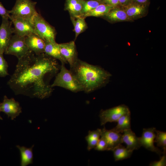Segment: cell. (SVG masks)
Listing matches in <instances>:
<instances>
[{"label": "cell", "mask_w": 166, "mask_h": 166, "mask_svg": "<svg viewBox=\"0 0 166 166\" xmlns=\"http://www.w3.org/2000/svg\"><path fill=\"white\" fill-rule=\"evenodd\" d=\"M60 66L57 59L45 53L37 55L30 51L18 59L7 84L15 95L45 99L53 92L50 81Z\"/></svg>", "instance_id": "obj_1"}, {"label": "cell", "mask_w": 166, "mask_h": 166, "mask_svg": "<svg viewBox=\"0 0 166 166\" xmlns=\"http://www.w3.org/2000/svg\"><path fill=\"white\" fill-rule=\"evenodd\" d=\"M70 70L76 77L83 91L89 93L107 84L111 74L101 67L78 59Z\"/></svg>", "instance_id": "obj_2"}, {"label": "cell", "mask_w": 166, "mask_h": 166, "mask_svg": "<svg viewBox=\"0 0 166 166\" xmlns=\"http://www.w3.org/2000/svg\"><path fill=\"white\" fill-rule=\"evenodd\" d=\"M59 70L51 85L52 87L58 86L74 93L83 91L82 87L76 77L65 67V64H61Z\"/></svg>", "instance_id": "obj_3"}, {"label": "cell", "mask_w": 166, "mask_h": 166, "mask_svg": "<svg viewBox=\"0 0 166 166\" xmlns=\"http://www.w3.org/2000/svg\"><path fill=\"white\" fill-rule=\"evenodd\" d=\"M36 4L31 0H16L12 9L9 10L10 16L26 20L32 23L38 13L35 8Z\"/></svg>", "instance_id": "obj_4"}, {"label": "cell", "mask_w": 166, "mask_h": 166, "mask_svg": "<svg viewBox=\"0 0 166 166\" xmlns=\"http://www.w3.org/2000/svg\"><path fill=\"white\" fill-rule=\"evenodd\" d=\"M35 34L45 41L55 42L56 30L38 13L32 22Z\"/></svg>", "instance_id": "obj_5"}, {"label": "cell", "mask_w": 166, "mask_h": 166, "mask_svg": "<svg viewBox=\"0 0 166 166\" xmlns=\"http://www.w3.org/2000/svg\"><path fill=\"white\" fill-rule=\"evenodd\" d=\"M30 51L25 43V37L14 34L12 35L4 53L14 55L19 59Z\"/></svg>", "instance_id": "obj_6"}, {"label": "cell", "mask_w": 166, "mask_h": 166, "mask_svg": "<svg viewBox=\"0 0 166 166\" xmlns=\"http://www.w3.org/2000/svg\"><path fill=\"white\" fill-rule=\"evenodd\" d=\"M130 112L127 106L121 105L106 110H101L99 114L101 125L108 122H117L123 115Z\"/></svg>", "instance_id": "obj_7"}, {"label": "cell", "mask_w": 166, "mask_h": 166, "mask_svg": "<svg viewBox=\"0 0 166 166\" xmlns=\"http://www.w3.org/2000/svg\"><path fill=\"white\" fill-rule=\"evenodd\" d=\"M2 18L0 26V53L3 54L14 33V28L12 27V21L8 18Z\"/></svg>", "instance_id": "obj_8"}, {"label": "cell", "mask_w": 166, "mask_h": 166, "mask_svg": "<svg viewBox=\"0 0 166 166\" xmlns=\"http://www.w3.org/2000/svg\"><path fill=\"white\" fill-rule=\"evenodd\" d=\"M0 111L6 114L8 117L13 120L22 112V108L19 103L14 98H8L5 95L3 101L0 103Z\"/></svg>", "instance_id": "obj_9"}, {"label": "cell", "mask_w": 166, "mask_h": 166, "mask_svg": "<svg viewBox=\"0 0 166 166\" xmlns=\"http://www.w3.org/2000/svg\"><path fill=\"white\" fill-rule=\"evenodd\" d=\"M156 130V128L153 127L144 128L142 136L139 137V140L141 146L160 155L162 152L154 144Z\"/></svg>", "instance_id": "obj_10"}, {"label": "cell", "mask_w": 166, "mask_h": 166, "mask_svg": "<svg viewBox=\"0 0 166 166\" xmlns=\"http://www.w3.org/2000/svg\"><path fill=\"white\" fill-rule=\"evenodd\" d=\"M9 19L14 25V34L26 37L35 34L33 24L30 22L22 18H13L10 16Z\"/></svg>", "instance_id": "obj_11"}, {"label": "cell", "mask_w": 166, "mask_h": 166, "mask_svg": "<svg viewBox=\"0 0 166 166\" xmlns=\"http://www.w3.org/2000/svg\"><path fill=\"white\" fill-rule=\"evenodd\" d=\"M59 46L62 56L69 64L70 68L72 67L78 59L74 42L59 44Z\"/></svg>", "instance_id": "obj_12"}, {"label": "cell", "mask_w": 166, "mask_h": 166, "mask_svg": "<svg viewBox=\"0 0 166 166\" xmlns=\"http://www.w3.org/2000/svg\"><path fill=\"white\" fill-rule=\"evenodd\" d=\"M101 136L103 137L107 144V151H112L123 143L122 135L112 129L107 130L105 127L101 129Z\"/></svg>", "instance_id": "obj_13"}, {"label": "cell", "mask_w": 166, "mask_h": 166, "mask_svg": "<svg viewBox=\"0 0 166 166\" xmlns=\"http://www.w3.org/2000/svg\"><path fill=\"white\" fill-rule=\"evenodd\" d=\"M148 6L132 2L123 7L128 17L133 22L145 16L148 13Z\"/></svg>", "instance_id": "obj_14"}, {"label": "cell", "mask_w": 166, "mask_h": 166, "mask_svg": "<svg viewBox=\"0 0 166 166\" xmlns=\"http://www.w3.org/2000/svg\"><path fill=\"white\" fill-rule=\"evenodd\" d=\"M25 42L30 50L36 55L44 53L45 41L35 34L25 37Z\"/></svg>", "instance_id": "obj_15"}, {"label": "cell", "mask_w": 166, "mask_h": 166, "mask_svg": "<svg viewBox=\"0 0 166 166\" xmlns=\"http://www.w3.org/2000/svg\"><path fill=\"white\" fill-rule=\"evenodd\" d=\"M101 18L111 23L132 22L127 15L124 8L120 6L112 8Z\"/></svg>", "instance_id": "obj_16"}, {"label": "cell", "mask_w": 166, "mask_h": 166, "mask_svg": "<svg viewBox=\"0 0 166 166\" xmlns=\"http://www.w3.org/2000/svg\"><path fill=\"white\" fill-rule=\"evenodd\" d=\"M122 135L123 143H125L126 148L133 151L141 147L139 140V137H137L131 129L125 130Z\"/></svg>", "instance_id": "obj_17"}, {"label": "cell", "mask_w": 166, "mask_h": 166, "mask_svg": "<svg viewBox=\"0 0 166 166\" xmlns=\"http://www.w3.org/2000/svg\"><path fill=\"white\" fill-rule=\"evenodd\" d=\"M44 53L57 60H59L61 64H65L67 62L63 57L60 52L59 44L56 42H51L45 41Z\"/></svg>", "instance_id": "obj_18"}, {"label": "cell", "mask_w": 166, "mask_h": 166, "mask_svg": "<svg viewBox=\"0 0 166 166\" xmlns=\"http://www.w3.org/2000/svg\"><path fill=\"white\" fill-rule=\"evenodd\" d=\"M85 0H66L64 9L70 17L81 16Z\"/></svg>", "instance_id": "obj_19"}, {"label": "cell", "mask_w": 166, "mask_h": 166, "mask_svg": "<svg viewBox=\"0 0 166 166\" xmlns=\"http://www.w3.org/2000/svg\"><path fill=\"white\" fill-rule=\"evenodd\" d=\"M34 146V145H33L31 147L28 148L24 146H21L19 145L16 146L20 152L21 166H26L29 164H33V149Z\"/></svg>", "instance_id": "obj_20"}, {"label": "cell", "mask_w": 166, "mask_h": 166, "mask_svg": "<svg viewBox=\"0 0 166 166\" xmlns=\"http://www.w3.org/2000/svg\"><path fill=\"white\" fill-rule=\"evenodd\" d=\"M117 122V125L113 128L117 132L122 133L125 130L131 129L130 112L121 116Z\"/></svg>", "instance_id": "obj_21"}, {"label": "cell", "mask_w": 166, "mask_h": 166, "mask_svg": "<svg viewBox=\"0 0 166 166\" xmlns=\"http://www.w3.org/2000/svg\"><path fill=\"white\" fill-rule=\"evenodd\" d=\"M70 19L74 26L76 39L80 34L87 29L88 27L85 18L82 17H70Z\"/></svg>", "instance_id": "obj_22"}, {"label": "cell", "mask_w": 166, "mask_h": 166, "mask_svg": "<svg viewBox=\"0 0 166 166\" xmlns=\"http://www.w3.org/2000/svg\"><path fill=\"white\" fill-rule=\"evenodd\" d=\"M114 7L104 4H101L93 10L84 15L82 17L85 18L88 17H102L107 14Z\"/></svg>", "instance_id": "obj_23"}, {"label": "cell", "mask_w": 166, "mask_h": 166, "mask_svg": "<svg viewBox=\"0 0 166 166\" xmlns=\"http://www.w3.org/2000/svg\"><path fill=\"white\" fill-rule=\"evenodd\" d=\"M113 151L115 161L122 160L129 158L133 152V151L128 150L121 144L115 148Z\"/></svg>", "instance_id": "obj_24"}, {"label": "cell", "mask_w": 166, "mask_h": 166, "mask_svg": "<svg viewBox=\"0 0 166 166\" xmlns=\"http://www.w3.org/2000/svg\"><path fill=\"white\" fill-rule=\"evenodd\" d=\"M101 4L103 3L101 0H85L81 17L93 10Z\"/></svg>", "instance_id": "obj_25"}, {"label": "cell", "mask_w": 166, "mask_h": 166, "mask_svg": "<svg viewBox=\"0 0 166 166\" xmlns=\"http://www.w3.org/2000/svg\"><path fill=\"white\" fill-rule=\"evenodd\" d=\"M156 136L154 142L158 146L161 147L163 152H166V132L156 130Z\"/></svg>", "instance_id": "obj_26"}, {"label": "cell", "mask_w": 166, "mask_h": 166, "mask_svg": "<svg viewBox=\"0 0 166 166\" xmlns=\"http://www.w3.org/2000/svg\"><path fill=\"white\" fill-rule=\"evenodd\" d=\"M8 67V63L3 57V54L0 53V77H4L9 75Z\"/></svg>", "instance_id": "obj_27"}, {"label": "cell", "mask_w": 166, "mask_h": 166, "mask_svg": "<svg viewBox=\"0 0 166 166\" xmlns=\"http://www.w3.org/2000/svg\"><path fill=\"white\" fill-rule=\"evenodd\" d=\"M101 129L97 128L95 130L89 131L85 139L86 141L90 140H99L100 138Z\"/></svg>", "instance_id": "obj_28"}, {"label": "cell", "mask_w": 166, "mask_h": 166, "mask_svg": "<svg viewBox=\"0 0 166 166\" xmlns=\"http://www.w3.org/2000/svg\"><path fill=\"white\" fill-rule=\"evenodd\" d=\"M95 150L98 151H104L107 150V144L105 139L101 136L96 146L94 148Z\"/></svg>", "instance_id": "obj_29"}, {"label": "cell", "mask_w": 166, "mask_h": 166, "mask_svg": "<svg viewBox=\"0 0 166 166\" xmlns=\"http://www.w3.org/2000/svg\"><path fill=\"white\" fill-rule=\"evenodd\" d=\"M165 152H163V156L158 161H155L151 163V166H165L166 165V155Z\"/></svg>", "instance_id": "obj_30"}, {"label": "cell", "mask_w": 166, "mask_h": 166, "mask_svg": "<svg viewBox=\"0 0 166 166\" xmlns=\"http://www.w3.org/2000/svg\"><path fill=\"white\" fill-rule=\"evenodd\" d=\"M103 4L113 7L120 6L119 0H101Z\"/></svg>", "instance_id": "obj_31"}, {"label": "cell", "mask_w": 166, "mask_h": 166, "mask_svg": "<svg viewBox=\"0 0 166 166\" xmlns=\"http://www.w3.org/2000/svg\"><path fill=\"white\" fill-rule=\"evenodd\" d=\"M0 15L2 18L5 17L9 18L10 14L9 10H7L0 2Z\"/></svg>", "instance_id": "obj_32"}, {"label": "cell", "mask_w": 166, "mask_h": 166, "mask_svg": "<svg viewBox=\"0 0 166 166\" xmlns=\"http://www.w3.org/2000/svg\"><path fill=\"white\" fill-rule=\"evenodd\" d=\"M120 6L124 7L132 2V0H119Z\"/></svg>", "instance_id": "obj_33"}, {"label": "cell", "mask_w": 166, "mask_h": 166, "mask_svg": "<svg viewBox=\"0 0 166 166\" xmlns=\"http://www.w3.org/2000/svg\"><path fill=\"white\" fill-rule=\"evenodd\" d=\"M132 2L148 6L149 0H132Z\"/></svg>", "instance_id": "obj_34"}, {"label": "cell", "mask_w": 166, "mask_h": 166, "mask_svg": "<svg viewBox=\"0 0 166 166\" xmlns=\"http://www.w3.org/2000/svg\"><path fill=\"white\" fill-rule=\"evenodd\" d=\"M0 120H2L3 119H2V117H1L0 115Z\"/></svg>", "instance_id": "obj_35"}, {"label": "cell", "mask_w": 166, "mask_h": 166, "mask_svg": "<svg viewBox=\"0 0 166 166\" xmlns=\"http://www.w3.org/2000/svg\"><path fill=\"white\" fill-rule=\"evenodd\" d=\"M0 138H1V137H0Z\"/></svg>", "instance_id": "obj_36"}]
</instances>
